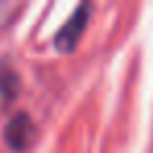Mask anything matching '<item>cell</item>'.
<instances>
[{
  "label": "cell",
  "mask_w": 153,
  "mask_h": 153,
  "mask_svg": "<svg viewBox=\"0 0 153 153\" xmlns=\"http://www.w3.org/2000/svg\"><path fill=\"white\" fill-rule=\"evenodd\" d=\"M90 11H92L90 2H80L74 9V13L69 15V19L59 27V32L55 34V48L59 53H71L78 46V42L88 25Z\"/></svg>",
  "instance_id": "1"
},
{
  "label": "cell",
  "mask_w": 153,
  "mask_h": 153,
  "mask_svg": "<svg viewBox=\"0 0 153 153\" xmlns=\"http://www.w3.org/2000/svg\"><path fill=\"white\" fill-rule=\"evenodd\" d=\"M34 138V122L27 111H17L4 126V140L13 151H25Z\"/></svg>",
  "instance_id": "2"
},
{
  "label": "cell",
  "mask_w": 153,
  "mask_h": 153,
  "mask_svg": "<svg viewBox=\"0 0 153 153\" xmlns=\"http://www.w3.org/2000/svg\"><path fill=\"white\" fill-rule=\"evenodd\" d=\"M19 92V76L7 63H0V94L4 101L15 99Z\"/></svg>",
  "instance_id": "3"
},
{
  "label": "cell",
  "mask_w": 153,
  "mask_h": 153,
  "mask_svg": "<svg viewBox=\"0 0 153 153\" xmlns=\"http://www.w3.org/2000/svg\"><path fill=\"white\" fill-rule=\"evenodd\" d=\"M23 7H25L23 2H15V0H0V30L11 25L23 11Z\"/></svg>",
  "instance_id": "4"
}]
</instances>
